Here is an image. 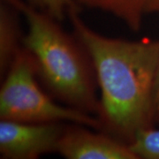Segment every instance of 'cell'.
Listing matches in <instances>:
<instances>
[{"label":"cell","instance_id":"obj_6","mask_svg":"<svg viewBox=\"0 0 159 159\" xmlns=\"http://www.w3.org/2000/svg\"><path fill=\"white\" fill-rule=\"evenodd\" d=\"M20 12L1 0L0 4V72L6 75L22 49L23 34L19 20Z\"/></svg>","mask_w":159,"mask_h":159},{"label":"cell","instance_id":"obj_9","mask_svg":"<svg viewBox=\"0 0 159 159\" xmlns=\"http://www.w3.org/2000/svg\"><path fill=\"white\" fill-rule=\"evenodd\" d=\"M29 5L62 21L71 10H80L75 0H27Z\"/></svg>","mask_w":159,"mask_h":159},{"label":"cell","instance_id":"obj_7","mask_svg":"<svg viewBox=\"0 0 159 159\" xmlns=\"http://www.w3.org/2000/svg\"><path fill=\"white\" fill-rule=\"evenodd\" d=\"M79 6L99 9L119 18L133 31L142 27V17L146 12L148 0H75Z\"/></svg>","mask_w":159,"mask_h":159},{"label":"cell","instance_id":"obj_3","mask_svg":"<svg viewBox=\"0 0 159 159\" xmlns=\"http://www.w3.org/2000/svg\"><path fill=\"white\" fill-rule=\"evenodd\" d=\"M36 78L34 60L22 47L0 89V119L28 123L68 122L102 130L97 116L57 103L42 90Z\"/></svg>","mask_w":159,"mask_h":159},{"label":"cell","instance_id":"obj_1","mask_svg":"<svg viewBox=\"0 0 159 159\" xmlns=\"http://www.w3.org/2000/svg\"><path fill=\"white\" fill-rule=\"evenodd\" d=\"M71 10L74 35L90 57L100 89L97 117L102 130L125 143L138 131L153 126L159 41L109 38L89 28Z\"/></svg>","mask_w":159,"mask_h":159},{"label":"cell","instance_id":"obj_4","mask_svg":"<svg viewBox=\"0 0 159 159\" xmlns=\"http://www.w3.org/2000/svg\"><path fill=\"white\" fill-rule=\"evenodd\" d=\"M63 123H28L0 119V155L6 159H35L57 151Z\"/></svg>","mask_w":159,"mask_h":159},{"label":"cell","instance_id":"obj_5","mask_svg":"<svg viewBox=\"0 0 159 159\" xmlns=\"http://www.w3.org/2000/svg\"><path fill=\"white\" fill-rule=\"evenodd\" d=\"M86 125H66L57 152L66 159H138L128 144Z\"/></svg>","mask_w":159,"mask_h":159},{"label":"cell","instance_id":"obj_8","mask_svg":"<svg viewBox=\"0 0 159 159\" xmlns=\"http://www.w3.org/2000/svg\"><path fill=\"white\" fill-rule=\"evenodd\" d=\"M128 146L138 159H159V129L151 126L138 131Z\"/></svg>","mask_w":159,"mask_h":159},{"label":"cell","instance_id":"obj_11","mask_svg":"<svg viewBox=\"0 0 159 159\" xmlns=\"http://www.w3.org/2000/svg\"><path fill=\"white\" fill-rule=\"evenodd\" d=\"M146 12L159 14V0H148Z\"/></svg>","mask_w":159,"mask_h":159},{"label":"cell","instance_id":"obj_10","mask_svg":"<svg viewBox=\"0 0 159 159\" xmlns=\"http://www.w3.org/2000/svg\"><path fill=\"white\" fill-rule=\"evenodd\" d=\"M155 121L159 122V66L155 86Z\"/></svg>","mask_w":159,"mask_h":159},{"label":"cell","instance_id":"obj_2","mask_svg":"<svg viewBox=\"0 0 159 159\" xmlns=\"http://www.w3.org/2000/svg\"><path fill=\"white\" fill-rule=\"evenodd\" d=\"M26 19L22 47L32 57L37 78L57 100L88 113L99 111L96 74L89 54L58 21L24 0H3Z\"/></svg>","mask_w":159,"mask_h":159}]
</instances>
